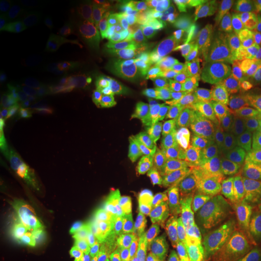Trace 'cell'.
Wrapping results in <instances>:
<instances>
[{
  "label": "cell",
  "instance_id": "obj_1",
  "mask_svg": "<svg viewBox=\"0 0 261 261\" xmlns=\"http://www.w3.org/2000/svg\"><path fill=\"white\" fill-rule=\"evenodd\" d=\"M197 86L228 122L244 126L248 121L250 90L246 71L236 58L223 52H203L194 63Z\"/></svg>",
  "mask_w": 261,
  "mask_h": 261
},
{
  "label": "cell",
  "instance_id": "obj_2",
  "mask_svg": "<svg viewBox=\"0 0 261 261\" xmlns=\"http://www.w3.org/2000/svg\"><path fill=\"white\" fill-rule=\"evenodd\" d=\"M169 107L202 115L201 110L192 100L172 99L158 91L128 85L116 107L114 127L120 129L140 128L156 110Z\"/></svg>",
  "mask_w": 261,
  "mask_h": 261
},
{
  "label": "cell",
  "instance_id": "obj_3",
  "mask_svg": "<svg viewBox=\"0 0 261 261\" xmlns=\"http://www.w3.org/2000/svg\"><path fill=\"white\" fill-rule=\"evenodd\" d=\"M230 196L212 185H194L172 191L166 213L177 228L189 220L211 221L227 208Z\"/></svg>",
  "mask_w": 261,
  "mask_h": 261
},
{
  "label": "cell",
  "instance_id": "obj_4",
  "mask_svg": "<svg viewBox=\"0 0 261 261\" xmlns=\"http://www.w3.org/2000/svg\"><path fill=\"white\" fill-rule=\"evenodd\" d=\"M232 11L227 8H205L192 18L195 35L212 51L233 56L231 46Z\"/></svg>",
  "mask_w": 261,
  "mask_h": 261
},
{
  "label": "cell",
  "instance_id": "obj_5",
  "mask_svg": "<svg viewBox=\"0 0 261 261\" xmlns=\"http://www.w3.org/2000/svg\"><path fill=\"white\" fill-rule=\"evenodd\" d=\"M100 47V34L93 29H76L58 41L54 54L67 69L89 63Z\"/></svg>",
  "mask_w": 261,
  "mask_h": 261
},
{
  "label": "cell",
  "instance_id": "obj_6",
  "mask_svg": "<svg viewBox=\"0 0 261 261\" xmlns=\"http://www.w3.org/2000/svg\"><path fill=\"white\" fill-rule=\"evenodd\" d=\"M67 70L54 52H41L19 57L5 76L32 83H48L57 79Z\"/></svg>",
  "mask_w": 261,
  "mask_h": 261
},
{
  "label": "cell",
  "instance_id": "obj_7",
  "mask_svg": "<svg viewBox=\"0 0 261 261\" xmlns=\"http://www.w3.org/2000/svg\"><path fill=\"white\" fill-rule=\"evenodd\" d=\"M261 35V21L250 12L234 9L231 27V46L238 64L246 71L248 55Z\"/></svg>",
  "mask_w": 261,
  "mask_h": 261
},
{
  "label": "cell",
  "instance_id": "obj_8",
  "mask_svg": "<svg viewBox=\"0 0 261 261\" xmlns=\"http://www.w3.org/2000/svg\"><path fill=\"white\" fill-rule=\"evenodd\" d=\"M58 22L44 11L33 12L18 32L15 33L21 52H28L40 46L57 31Z\"/></svg>",
  "mask_w": 261,
  "mask_h": 261
},
{
  "label": "cell",
  "instance_id": "obj_9",
  "mask_svg": "<svg viewBox=\"0 0 261 261\" xmlns=\"http://www.w3.org/2000/svg\"><path fill=\"white\" fill-rule=\"evenodd\" d=\"M198 158L195 154L184 152H163L144 156V169L152 177L167 180L173 175L182 174L195 168Z\"/></svg>",
  "mask_w": 261,
  "mask_h": 261
},
{
  "label": "cell",
  "instance_id": "obj_10",
  "mask_svg": "<svg viewBox=\"0 0 261 261\" xmlns=\"http://www.w3.org/2000/svg\"><path fill=\"white\" fill-rule=\"evenodd\" d=\"M184 81V67L177 56H167L150 71L146 85L154 91L167 92Z\"/></svg>",
  "mask_w": 261,
  "mask_h": 261
},
{
  "label": "cell",
  "instance_id": "obj_11",
  "mask_svg": "<svg viewBox=\"0 0 261 261\" xmlns=\"http://www.w3.org/2000/svg\"><path fill=\"white\" fill-rule=\"evenodd\" d=\"M125 233L143 234L150 232H165V231L177 230L168 214L166 213H143L127 214L121 218Z\"/></svg>",
  "mask_w": 261,
  "mask_h": 261
},
{
  "label": "cell",
  "instance_id": "obj_12",
  "mask_svg": "<svg viewBox=\"0 0 261 261\" xmlns=\"http://www.w3.org/2000/svg\"><path fill=\"white\" fill-rule=\"evenodd\" d=\"M60 212L76 219L93 223L106 213L107 210L93 198L83 194H70L62 200Z\"/></svg>",
  "mask_w": 261,
  "mask_h": 261
},
{
  "label": "cell",
  "instance_id": "obj_13",
  "mask_svg": "<svg viewBox=\"0 0 261 261\" xmlns=\"http://www.w3.org/2000/svg\"><path fill=\"white\" fill-rule=\"evenodd\" d=\"M104 152L102 140L94 138H83L71 143L64 149L62 160L69 166H87L100 159Z\"/></svg>",
  "mask_w": 261,
  "mask_h": 261
},
{
  "label": "cell",
  "instance_id": "obj_14",
  "mask_svg": "<svg viewBox=\"0 0 261 261\" xmlns=\"http://www.w3.org/2000/svg\"><path fill=\"white\" fill-rule=\"evenodd\" d=\"M44 255L22 231L9 234L3 247V261H39Z\"/></svg>",
  "mask_w": 261,
  "mask_h": 261
},
{
  "label": "cell",
  "instance_id": "obj_15",
  "mask_svg": "<svg viewBox=\"0 0 261 261\" xmlns=\"http://www.w3.org/2000/svg\"><path fill=\"white\" fill-rule=\"evenodd\" d=\"M29 5L18 0H3L0 3V27L5 32L19 31L28 19Z\"/></svg>",
  "mask_w": 261,
  "mask_h": 261
},
{
  "label": "cell",
  "instance_id": "obj_16",
  "mask_svg": "<svg viewBox=\"0 0 261 261\" xmlns=\"http://www.w3.org/2000/svg\"><path fill=\"white\" fill-rule=\"evenodd\" d=\"M52 221L69 240L91 241L92 242V223L76 219V218L56 212L52 217Z\"/></svg>",
  "mask_w": 261,
  "mask_h": 261
},
{
  "label": "cell",
  "instance_id": "obj_17",
  "mask_svg": "<svg viewBox=\"0 0 261 261\" xmlns=\"http://www.w3.org/2000/svg\"><path fill=\"white\" fill-rule=\"evenodd\" d=\"M256 238L250 226L242 223L236 225L230 238V248L233 256L238 261H250V254Z\"/></svg>",
  "mask_w": 261,
  "mask_h": 261
},
{
  "label": "cell",
  "instance_id": "obj_18",
  "mask_svg": "<svg viewBox=\"0 0 261 261\" xmlns=\"http://www.w3.org/2000/svg\"><path fill=\"white\" fill-rule=\"evenodd\" d=\"M18 215L22 226H23L22 232L31 241L33 246L37 247L41 253H46L47 246L46 238H45L46 221L42 219V217H37V215L29 213L27 211H19Z\"/></svg>",
  "mask_w": 261,
  "mask_h": 261
},
{
  "label": "cell",
  "instance_id": "obj_19",
  "mask_svg": "<svg viewBox=\"0 0 261 261\" xmlns=\"http://www.w3.org/2000/svg\"><path fill=\"white\" fill-rule=\"evenodd\" d=\"M92 242L104 243L125 233L121 218H117L112 212L107 211L99 219L92 223Z\"/></svg>",
  "mask_w": 261,
  "mask_h": 261
},
{
  "label": "cell",
  "instance_id": "obj_20",
  "mask_svg": "<svg viewBox=\"0 0 261 261\" xmlns=\"http://www.w3.org/2000/svg\"><path fill=\"white\" fill-rule=\"evenodd\" d=\"M238 213L242 224L250 225L261 220V190L250 189L244 192L238 203Z\"/></svg>",
  "mask_w": 261,
  "mask_h": 261
},
{
  "label": "cell",
  "instance_id": "obj_21",
  "mask_svg": "<svg viewBox=\"0 0 261 261\" xmlns=\"http://www.w3.org/2000/svg\"><path fill=\"white\" fill-rule=\"evenodd\" d=\"M21 54V48L16 40L15 33H8L3 35L0 40V75L2 77H4L6 73L11 69Z\"/></svg>",
  "mask_w": 261,
  "mask_h": 261
},
{
  "label": "cell",
  "instance_id": "obj_22",
  "mask_svg": "<svg viewBox=\"0 0 261 261\" xmlns=\"http://www.w3.org/2000/svg\"><path fill=\"white\" fill-rule=\"evenodd\" d=\"M246 71L249 75L254 94L256 97L261 96V35L254 45L253 50L248 55Z\"/></svg>",
  "mask_w": 261,
  "mask_h": 261
},
{
  "label": "cell",
  "instance_id": "obj_23",
  "mask_svg": "<svg viewBox=\"0 0 261 261\" xmlns=\"http://www.w3.org/2000/svg\"><path fill=\"white\" fill-rule=\"evenodd\" d=\"M45 238H46L47 252L51 253L54 256L60 255L65 250L69 249L70 240L62 232L56 225H52V223H48L45 226Z\"/></svg>",
  "mask_w": 261,
  "mask_h": 261
},
{
  "label": "cell",
  "instance_id": "obj_24",
  "mask_svg": "<svg viewBox=\"0 0 261 261\" xmlns=\"http://www.w3.org/2000/svg\"><path fill=\"white\" fill-rule=\"evenodd\" d=\"M144 171V158H140V156L122 160L116 168L117 177L128 181H132Z\"/></svg>",
  "mask_w": 261,
  "mask_h": 261
},
{
  "label": "cell",
  "instance_id": "obj_25",
  "mask_svg": "<svg viewBox=\"0 0 261 261\" xmlns=\"http://www.w3.org/2000/svg\"><path fill=\"white\" fill-rule=\"evenodd\" d=\"M110 57L114 63L121 69L123 73L129 74L133 70V58L128 45L123 41H117L110 50Z\"/></svg>",
  "mask_w": 261,
  "mask_h": 261
},
{
  "label": "cell",
  "instance_id": "obj_26",
  "mask_svg": "<svg viewBox=\"0 0 261 261\" xmlns=\"http://www.w3.org/2000/svg\"><path fill=\"white\" fill-rule=\"evenodd\" d=\"M54 8L67 16H85L92 11L93 6L87 3L76 2H58L55 3Z\"/></svg>",
  "mask_w": 261,
  "mask_h": 261
},
{
  "label": "cell",
  "instance_id": "obj_27",
  "mask_svg": "<svg viewBox=\"0 0 261 261\" xmlns=\"http://www.w3.org/2000/svg\"><path fill=\"white\" fill-rule=\"evenodd\" d=\"M171 195L172 191H158L150 197L146 211L150 213H165L171 203Z\"/></svg>",
  "mask_w": 261,
  "mask_h": 261
},
{
  "label": "cell",
  "instance_id": "obj_28",
  "mask_svg": "<svg viewBox=\"0 0 261 261\" xmlns=\"http://www.w3.org/2000/svg\"><path fill=\"white\" fill-rule=\"evenodd\" d=\"M17 198V190L15 185L9 180H3L0 187V203L3 207L12 204Z\"/></svg>",
  "mask_w": 261,
  "mask_h": 261
},
{
  "label": "cell",
  "instance_id": "obj_29",
  "mask_svg": "<svg viewBox=\"0 0 261 261\" xmlns=\"http://www.w3.org/2000/svg\"><path fill=\"white\" fill-rule=\"evenodd\" d=\"M92 242L91 241H81V240H70L69 249L73 252L75 255H83L91 249Z\"/></svg>",
  "mask_w": 261,
  "mask_h": 261
},
{
  "label": "cell",
  "instance_id": "obj_30",
  "mask_svg": "<svg viewBox=\"0 0 261 261\" xmlns=\"http://www.w3.org/2000/svg\"><path fill=\"white\" fill-rule=\"evenodd\" d=\"M250 261H261V238L257 237L254 244L252 254H250Z\"/></svg>",
  "mask_w": 261,
  "mask_h": 261
},
{
  "label": "cell",
  "instance_id": "obj_31",
  "mask_svg": "<svg viewBox=\"0 0 261 261\" xmlns=\"http://www.w3.org/2000/svg\"><path fill=\"white\" fill-rule=\"evenodd\" d=\"M75 254L71 252L70 249L65 250L64 253L60 254V255L54 256V261H74L75 260Z\"/></svg>",
  "mask_w": 261,
  "mask_h": 261
},
{
  "label": "cell",
  "instance_id": "obj_32",
  "mask_svg": "<svg viewBox=\"0 0 261 261\" xmlns=\"http://www.w3.org/2000/svg\"><path fill=\"white\" fill-rule=\"evenodd\" d=\"M248 226L252 227V230L254 231V233H255L257 237L261 238V220L254 221V223H252L250 225H248Z\"/></svg>",
  "mask_w": 261,
  "mask_h": 261
},
{
  "label": "cell",
  "instance_id": "obj_33",
  "mask_svg": "<svg viewBox=\"0 0 261 261\" xmlns=\"http://www.w3.org/2000/svg\"><path fill=\"white\" fill-rule=\"evenodd\" d=\"M39 261H46L45 259H41V260H39Z\"/></svg>",
  "mask_w": 261,
  "mask_h": 261
}]
</instances>
